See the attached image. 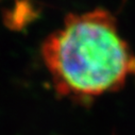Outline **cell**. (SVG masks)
<instances>
[{
	"instance_id": "cell-2",
	"label": "cell",
	"mask_w": 135,
	"mask_h": 135,
	"mask_svg": "<svg viewBox=\"0 0 135 135\" xmlns=\"http://www.w3.org/2000/svg\"><path fill=\"white\" fill-rule=\"evenodd\" d=\"M37 15L30 0H17L12 10L2 11V20L12 31H21Z\"/></svg>"
},
{
	"instance_id": "cell-1",
	"label": "cell",
	"mask_w": 135,
	"mask_h": 135,
	"mask_svg": "<svg viewBox=\"0 0 135 135\" xmlns=\"http://www.w3.org/2000/svg\"><path fill=\"white\" fill-rule=\"evenodd\" d=\"M42 55L56 93L80 101L118 90L135 73V57L104 9L67 15L44 41Z\"/></svg>"
}]
</instances>
